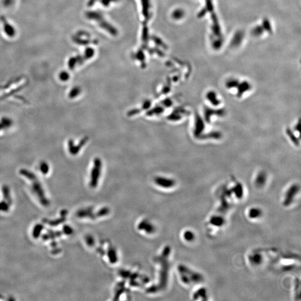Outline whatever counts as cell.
<instances>
[{
  "instance_id": "cell-1",
  "label": "cell",
  "mask_w": 301,
  "mask_h": 301,
  "mask_svg": "<svg viewBox=\"0 0 301 301\" xmlns=\"http://www.w3.org/2000/svg\"><path fill=\"white\" fill-rule=\"evenodd\" d=\"M181 279L186 285H200L205 280L203 275L185 265H180L179 267Z\"/></svg>"
},
{
  "instance_id": "cell-2",
  "label": "cell",
  "mask_w": 301,
  "mask_h": 301,
  "mask_svg": "<svg viewBox=\"0 0 301 301\" xmlns=\"http://www.w3.org/2000/svg\"><path fill=\"white\" fill-rule=\"evenodd\" d=\"M20 174L23 176V177L30 181L32 190L37 197H39L40 201L42 203H41L44 205H48L49 203L48 200H46L45 197L43 187H42V185L35 174H33L31 171H28L25 169L20 171Z\"/></svg>"
},
{
  "instance_id": "cell-3",
  "label": "cell",
  "mask_w": 301,
  "mask_h": 301,
  "mask_svg": "<svg viewBox=\"0 0 301 301\" xmlns=\"http://www.w3.org/2000/svg\"><path fill=\"white\" fill-rule=\"evenodd\" d=\"M300 191V187L297 183L291 185L285 192V195L283 198L282 204L285 207H289L291 206L297 198Z\"/></svg>"
},
{
  "instance_id": "cell-4",
  "label": "cell",
  "mask_w": 301,
  "mask_h": 301,
  "mask_svg": "<svg viewBox=\"0 0 301 301\" xmlns=\"http://www.w3.org/2000/svg\"><path fill=\"white\" fill-rule=\"evenodd\" d=\"M205 99L209 106L213 108H220L222 104V99L217 92L214 90H209L205 94Z\"/></svg>"
},
{
  "instance_id": "cell-5",
  "label": "cell",
  "mask_w": 301,
  "mask_h": 301,
  "mask_svg": "<svg viewBox=\"0 0 301 301\" xmlns=\"http://www.w3.org/2000/svg\"><path fill=\"white\" fill-rule=\"evenodd\" d=\"M264 256L260 251H253L248 255V261L252 266L260 267L264 262Z\"/></svg>"
},
{
  "instance_id": "cell-6",
  "label": "cell",
  "mask_w": 301,
  "mask_h": 301,
  "mask_svg": "<svg viewBox=\"0 0 301 301\" xmlns=\"http://www.w3.org/2000/svg\"><path fill=\"white\" fill-rule=\"evenodd\" d=\"M101 161L99 159H95L94 162L93 168L91 172V186L93 187L97 186L100 175V171L101 170Z\"/></svg>"
},
{
  "instance_id": "cell-7",
  "label": "cell",
  "mask_w": 301,
  "mask_h": 301,
  "mask_svg": "<svg viewBox=\"0 0 301 301\" xmlns=\"http://www.w3.org/2000/svg\"><path fill=\"white\" fill-rule=\"evenodd\" d=\"M263 215V212L261 208L258 207H252L249 209L247 212V217L249 220L256 221L259 220Z\"/></svg>"
},
{
  "instance_id": "cell-8",
  "label": "cell",
  "mask_w": 301,
  "mask_h": 301,
  "mask_svg": "<svg viewBox=\"0 0 301 301\" xmlns=\"http://www.w3.org/2000/svg\"><path fill=\"white\" fill-rule=\"evenodd\" d=\"M155 182L159 186L164 188H171L175 185V181L174 180L165 177H157L155 179Z\"/></svg>"
},
{
  "instance_id": "cell-9",
  "label": "cell",
  "mask_w": 301,
  "mask_h": 301,
  "mask_svg": "<svg viewBox=\"0 0 301 301\" xmlns=\"http://www.w3.org/2000/svg\"><path fill=\"white\" fill-rule=\"evenodd\" d=\"M225 219L223 216L215 215L212 216L210 218L209 221L210 224L212 225V226H216V227H223L225 224Z\"/></svg>"
},
{
  "instance_id": "cell-10",
  "label": "cell",
  "mask_w": 301,
  "mask_h": 301,
  "mask_svg": "<svg viewBox=\"0 0 301 301\" xmlns=\"http://www.w3.org/2000/svg\"><path fill=\"white\" fill-rule=\"evenodd\" d=\"M194 300H208V293L207 289L205 287H200L193 294Z\"/></svg>"
},
{
  "instance_id": "cell-11",
  "label": "cell",
  "mask_w": 301,
  "mask_h": 301,
  "mask_svg": "<svg viewBox=\"0 0 301 301\" xmlns=\"http://www.w3.org/2000/svg\"><path fill=\"white\" fill-rule=\"evenodd\" d=\"M0 20L4 25V29L6 34L9 37H13L15 35V30L12 25L8 23L4 16L1 17Z\"/></svg>"
},
{
  "instance_id": "cell-12",
  "label": "cell",
  "mask_w": 301,
  "mask_h": 301,
  "mask_svg": "<svg viewBox=\"0 0 301 301\" xmlns=\"http://www.w3.org/2000/svg\"><path fill=\"white\" fill-rule=\"evenodd\" d=\"M267 181V175L263 172L258 174L255 179V185L256 187H262L264 186Z\"/></svg>"
},
{
  "instance_id": "cell-13",
  "label": "cell",
  "mask_w": 301,
  "mask_h": 301,
  "mask_svg": "<svg viewBox=\"0 0 301 301\" xmlns=\"http://www.w3.org/2000/svg\"><path fill=\"white\" fill-rule=\"evenodd\" d=\"M183 238L187 242H192L195 239V234L191 230H186L183 232Z\"/></svg>"
},
{
  "instance_id": "cell-14",
  "label": "cell",
  "mask_w": 301,
  "mask_h": 301,
  "mask_svg": "<svg viewBox=\"0 0 301 301\" xmlns=\"http://www.w3.org/2000/svg\"><path fill=\"white\" fill-rule=\"evenodd\" d=\"M60 78L63 80H66V79H68V75L67 74V73H61L60 75Z\"/></svg>"
},
{
  "instance_id": "cell-15",
  "label": "cell",
  "mask_w": 301,
  "mask_h": 301,
  "mask_svg": "<svg viewBox=\"0 0 301 301\" xmlns=\"http://www.w3.org/2000/svg\"><path fill=\"white\" fill-rule=\"evenodd\" d=\"M10 2H11V0H4V4H5L6 5H8V4H11Z\"/></svg>"
}]
</instances>
